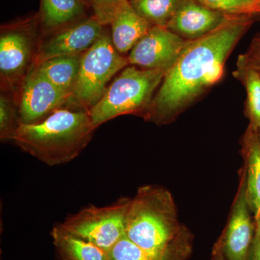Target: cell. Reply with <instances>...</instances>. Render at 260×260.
I'll return each mask as SVG.
<instances>
[{
    "label": "cell",
    "mask_w": 260,
    "mask_h": 260,
    "mask_svg": "<svg viewBox=\"0 0 260 260\" xmlns=\"http://www.w3.org/2000/svg\"><path fill=\"white\" fill-rule=\"evenodd\" d=\"M254 20L228 15L213 31L191 41L164 77L147 119L158 124L171 122L218 83L228 58Z\"/></svg>",
    "instance_id": "cell-1"
},
{
    "label": "cell",
    "mask_w": 260,
    "mask_h": 260,
    "mask_svg": "<svg viewBox=\"0 0 260 260\" xmlns=\"http://www.w3.org/2000/svg\"><path fill=\"white\" fill-rule=\"evenodd\" d=\"M96 128L88 110L63 108L34 124H20L12 142L49 167L68 164L86 148Z\"/></svg>",
    "instance_id": "cell-2"
},
{
    "label": "cell",
    "mask_w": 260,
    "mask_h": 260,
    "mask_svg": "<svg viewBox=\"0 0 260 260\" xmlns=\"http://www.w3.org/2000/svg\"><path fill=\"white\" fill-rule=\"evenodd\" d=\"M125 236L152 251H191V238L181 225L170 191L160 186L145 185L131 198Z\"/></svg>",
    "instance_id": "cell-3"
},
{
    "label": "cell",
    "mask_w": 260,
    "mask_h": 260,
    "mask_svg": "<svg viewBox=\"0 0 260 260\" xmlns=\"http://www.w3.org/2000/svg\"><path fill=\"white\" fill-rule=\"evenodd\" d=\"M167 72L127 67L108 87L100 102L89 110L95 128L122 115L148 119L155 91Z\"/></svg>",
    "instance_id": "cell-4"
},
{
    "label": "cell",
    "mask_w": 260,
    "mask_h": 260,
    "mask_svg": "<svg viewBox=\"0 0 260 260\" xmlns=\"http://www.w3.org/2000/svg\"><path fill=\"white\" fill-rule=\"evenodd\" d=\"M128 64L127 57L116 50L112 37L104 30L99 40L83 53L68 108L89 112L104 96L113 77Z\"/></svg>",
    "instance_id": "cell-5"
},
{
    "label": "cell",
    "mask_w": 260,
    "mask_h": 260,
    "mask_svg": "<svg viewBox=\"0 0 260 260\" xmlns=\"http://www.w3.org/2000/svg\"><path fill=\"white\" fill-rule=\"evenodd\" d=\"M42 35L38 15L1 27L0 77L3 90L18 92L36 64Z\"/></svg>",
    "instance_id": "cell-6"
},
{
    "label": "cell",
    "mask_w": 260,
    "mask_h": 260,
    "mask_svg": "<svg viewBox=\"0 0 260 260\" xmlns=\"http://www.w3.org/2000/svg\"><path fill=\"white\" fill-rule=\"evenodd\" d=\"M130 200L121 198L103 207L88 205L59 225L70 234L108 251L125 235Z\"/></svg>",
    "instance_id": "cell-7"
},
{
    "label": "cell",
    "mask_w": 260,
    "mask_h": 260,
    "mask_svg": "<svg viewBox=\"0 0 260 260\" xmlns=\"http://www.w3.org/2000/svg\"><path fill=\"white\" fill-rule=\"evenodd\" d=\"M16 100L20 122L29 124L68 107L70 96L54 86L35 64L20 84Z\"/></svg>",
    "instance_id": "cell-8"
},
{
    "label": "cell",
    "mask_w": 260,
    "mask_h": 260,
    "mask_svg": "<svg viewBox=\"0 0 260 260\" xmlns=\"http://www.w3.org/2000/svg\"><path fill=\"white\" fill-rule=\"evenodd\" d=\"M190 42L167 27L152 26L130 51L128 61L143 69L168 72Z\"/></svg>",
    "instance_id": "cell-9"
},
{
    "label": "cell",
    "mask_w": 260,
    "mask_h": 260,
    "mask_svg": "<svg viewBox=\"0 0 260 260\" xmlns=\"http://www.w3.org/2000/svg\"><path fill=\"white\" fill-rule=\"evenodd\" d=\"M104 32V25L93 16L44 35V37L42 35L36 64L56 56L83 54Z\"/></svg>",
    "instance_id": "cell-10"
},
{
    "label": "cell",
    "mask_w": 260,
    "mask_h": 260,
    "mask_svg": "<svg viewBox=\"0 0 260 260\" xmlns=\"http://www.w3.org/2000/svg\"><path fill=\"white\" fill-rule=\"evenodd\" d=\"M250 208L246 192V171L244 170L226 230L218 241L227 260H249L254 241Z\"/></svg>",
    "instance_id": "cell-11"
},
{
    "label": "cell",
    "mask_w": 260,
    "mask_h": 260,
    "mask_svg": "<svg viewBox=\"0 0 260 260\" xmlns=\"http://www.w3.org/2000/svg\"><path fill=\"white\" fill-rule=\"evenodd\" d=\"M227 16L197 0H184L167 28L182 39L192 41L218 28Z\"/></svg>",
    "instance_id": "cell-12"
},
{
    "label": "cell",
    "mask_w": 260,
    "mask_h": 260,
    "mask_svg": "<svg viewBox=\"0 0 260 260\" xmlns=\"http://www.w3.org/2000/svg\"><path fill=\"white\" fill-rule=\"evenodd\" d=\"M110 25L113 44L121 54L131 51L152 27L135 12L129 1L121 7Z\"/></svg>",
    "instance_id": "cell-13"
},
{
    "label": "cell",
    "mask_w": 260,
    "mask_h": 260,
    "mask_svg": "<svg viewBox=\"0 0 260 260\" xmlns=\"http://www.w3.org/2000/svg\"><path fill=\"white\" fill-rule=\"evenodd\" d=\"M83 0H41L38 14L43 35L51 34L83 20Z\"/></svg>",
    "instance_id": "cell-14"
},
{
    "label": "cell",
    "mask_w": 260,
    "mask_h": 260,
    "mask_svg": "<svg viewBox=\"0 0 260 260\" xmlns=\"http://www.w3.org/2000/svg\"><path fill=\"white\" fill-rule=\"evenodd\" d=\"M51 236L60 260H109L107 251L67 232L59 224L53 228Z\"/></svg>",
    "instance_id": "cell-15"
},
{
    "label": "cell",
    "mask_w": 260,
    "mask_h": 260,
    "mask_svg": "<svg viewBox=\"0 0 260 260\" xmlns=\"http://www.w3.org/2000/svg\"><path fill=\"white\" fill-rule=\"evenodd\" d=\"M246 192L255 220L260 212V131L249 125L244 139Z\"/></svg>",
    "instance_id": "cell-16"
},
{
    "label": "cell",
    "mask_w": 260,
    "mask_h": 260,
    "mask_svg": "<svg viewBox=\"0 0 260 260\" xmlns=\"http://www.w3.org/2000/svg\"><path fill=\"white\" fill-rule=\"evenodd\" d=\"M83 54L56 56L36 65L54 86L71 99L79 75Z\"/></svg>",
    "instance_id": "cell-17"
},
{
    "label": "cell",
    "mask_w": 260,
    "mask_h": 260,
    "mask_svg": "<svg viewBox=\"0 0 260 260\" xmlns=\"http://www.w3.org/2000/svg\"><path fill=\"white\" fill-rule=\"evenodd\" d=\"M109 260H186L191 251L178 250L157 252L143 249L125 235L107 251Z\"/></svg>",
    "instance_id": "cell-18"
},
{
    "label": "cell",
    "mask_w": 260,
    "mask_h": 260,
    "mask_svg": "<svg viewBox=\"0 0 260 260\" xmlns=\"http://www.w3.org/2000/svg\"><path fill=\"white\" fill-rule=\"evenodd\" d=\"M184 0H129L138 15L152 26L167 27Z\"/></svg>",
    "instance_id": "cell-19"
},
{
    "label": "cell",
    "mask_w": 260,
    "mask_h": 260,
    "mask_svg": "<svg viewBox=\"0 0 260 260\" xmlns=\"http://www.w3.org/2000/svg\"><path fill=\"white\" fill-rule=\"evenodd\" d=\"M233 75L246 90V112L250 120L249 125L260 131V75L253 70L238 68Z\"/></svg>",
    "instance_id": "cell-20"
},
{
    "label": "cell",
    "mask_w": 260,
    "mask_h": 260,
    "mask_svg": "<svg viewBox=\"0 0 260 260\" xmlns=\"http://www.w3.org/2000/svg\"><path fill=\"white\" fill-rule=\"evenodd\" d=\"M21 124L16 99L9 92L2 91L0 95V139L2 142L11 141L15 132Z\"/></svg>",
    "instance_id": "cell-21"
},
{
    "label": "cell",
    "mask_w": 260,
    "mask_h": 260,
    "mask_svg": "<svg viewBox=\"0 0 260 260\" xmlns=\"http://www.w3.org/2000/svg\"><path fill=\"white\" fill-rule=\"evenodd\" d=\"M227 15L246 16L260 20V7L252 0H197Z\"/></svg>",
    "instance_id": "cell-22"
},
{
    "label": "cell",
    "mask_w": 260,
    "mask_h": 260,
    "mask_svg": "<svg viewBox=\"0 0 260 260\" xmlns=\"http://www.w3.org/2000/svg\"><path fill=\"white\" fill-rule=\"evenodd\" d=\"M95 18L102 25H110L121 7L129 0H88Z\"/></svg>",
    "instance_id": "cell-23"
},
{
    "label": "cell",
    "mask_w": 260,
    "mask_h": 260,
    "mask_svg": "<svg viewBox=\"0 0 260 260\" xmlns=\"http://www.w3.org/2000/svg\"><path fill=\"white\" fill-rule=\"evenodd\" d=\"M237 68L253 70L260 75V32L251 39L245 52L238 57Z\"/></svg>",
    "instance_id": "cell-24"
},
{
    "label": "cell",
    "mask_w": 260,
    "mask_h": 260,
    "mask_svg": "<svg viewBox=\"0 0 260 260\" xmlns=\"http://www.w3.org/2000/svg\"><path fill=\"white\" fill-rule=\"evenodd\" d=\"M249 260H260V239L256 234L251 245Z\"/></svg>",
    "instance_id": "cell-25"
},
{
    "label": "cell",
    "mask_w": 260,
    "mask_h": 260,
    "mask_svg": "<svg viewBox=\"0 0 260 260\" xmlns=\"http://www.w3.org/2000/svg\"><path fill=\"white\" fill-rule=\"evenodd\" d=\"M213 260H227L226 258L224 256L223 251H222L221 248L219 245L218 242L215 244L213 248Z\"/></svg>",
    "instance_id": "cell-26"
},
{
    "label": "cell",
    "mask_w": 260,
    "mask_h": 260,
    "mask_svg": "<svg viewBox=\"0 0 260 260\" xmlns=\"http://www.w3.org/2000/svg\"><path fill=\"white\" fill-rule=\"evenodd\" d=\"M256 234L259 236L260 239V212L259 215H258L257 218L256 219Z\"/></svg>",
    "instance_id": "cell-27"
},
{
    "label": "cell",
    "mask_w": 260,
    "mask_h": 260,
    "mask_svg": "<svg viewBox=\"0 0 260 260\" xmlns=\"http://www.w3.org/2000/svg\"><path fill=\"white\" fill-rule=\"evenodd\" d=\"M252 1L254 2V3H255L258 6L260 7V0H252Z\"/></svg>",
    "instance_id": "cell-28"
}]
</instances>
